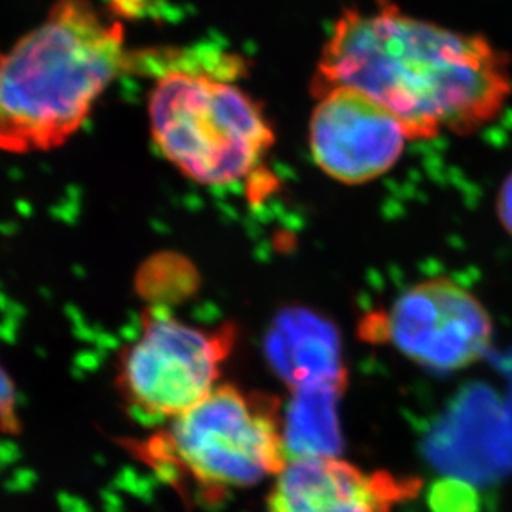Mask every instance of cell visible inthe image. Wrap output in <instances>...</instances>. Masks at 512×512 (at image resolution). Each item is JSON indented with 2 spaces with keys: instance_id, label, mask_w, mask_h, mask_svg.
I'll return each mask as SVG.
<instances>
[{
  "instance_id": "8",
  "label": "cell",
  "mask_w": 512,
  "mask_h": 512,
  "mask_svg": "<svg viewBox=\"0 0 512 512\" xmlns=\"http://www.w3.org/2000/svg\"><path fill=\"white\" fill-rule=\"evenodd\" d=\"M420 481L365 473L339 456L290 458L267 496V512H392L415 498Z\"/></svg>"
},
{
  "instance_id": "1",
  "label": "cell",
  "mask_w": 512,
  "mask_h": 512,
  "mask_svg": "<svg viewBox=\"0 0 512 512\" xmlns=\"http://www.w3.org/2000/svg\"><path fill=\"white\" fill-rule=\"evenodd\" d=\"M362 92L400 121L411 141L471 135L503 112L511 60L483 35L406 14L390 0L345 9L320 52L312 95Z\"/></svg>"
},
{
  "instance_id": "11",
  "label": "cell",
  "mask_w": 512,
  "mask_h": 512,
  "mask_svg": "<svg viewBox=\"0 0 512 512\" xmlns=\"http://www.w3.org/2000/svg\"><path fill=\"white\" fill-rule=\"evenodd\" d=\"M431 504L435 512H474L476 496L464 484L445 481L431 494Z\"/></svg>"
},
{
  "instance_id": "6",
  "label": "cell",
  "mask_w": 512,
  "mask_h": 512,
  "mask_svg": "<svg viewBox=\"0 0 512 512\" xmlns=\"http://www.w3.org/2000/svg\"><path fill=\"white\" fill-rule=\"evenodd\" d=\"M370 340L392 343L403 357L433 372H458L479 362L493 342L483 302L448 277L416 282L380 317L368 319Z\"/></svg>"
},
{
  "instance_id": "4",
  "label": "cell",
  "mask_w": 512,
  "mask_h": 512,
  "mask_svg": "<svg viewBox=\"0 0 512 512\" xmlns=\"http://www.w3.org/2000/svg\"><path fill=\"white\" fill-rule=\"evenodd\" d=\"M231 70L236 67L168 68L148 100L151 136L161 155L204 186L242 181L276 143L264 107L232 82Z\"/></svg>"
},
{
  "instance_id": "5",
  "label": "cell",
  "mask_w": 512,
  "mask_h": 512,
  "mask_svg": "<svg viewBox=\"0 0 512 512\" xmlns=\"http://www.w3.org/2000/svg\"><path fill=\"white\" fill-rule=\"evenodd\" d=\"M236 339V325L201 327L163 310L146 312L140 335L118 357L121 401L158 425L181 415L218 387Z\"/></svg>"
},
{
  "instance_id": "2",
  "label": "cell",
  "mask_w": 512,
  "mask_h": 512,
  "mask_svg": "<svg viewBox=\"0 0 512 512\" xmlns=\"http://www.w3.org/2000/svg\"><path fill=\"white\" fill-rule=\"evenodd\" d=\"M128 65L120 22L90 0H57L0 52V151L29 155L65 145Z\"/></svg>"
},
{
  "instance_id": "10",
  "label": "cell",
  "mask_w": 512,
  "mask_h": 512,
  "mask_svg": "<svg viewBox=\"0 0 512 512\" xmlns=\"http://www.w3.org/2000/svg\"><path fill=\"white\" fill-rule=\"evenodd\" d=\"M345 383H310L299 387L289 423H285L287 456H337L342 436L337 418V401Z\"/></svg>"
},
{
  "instance_id": "3",
  "label": "cell",
  "mask_w": 512,
  "mask_h": 512,
  "mask_svg": "<svg viewBox=\"0 0 512 512\" xmlns=\"http://www.w3.org/2000/svg\"><path fill=\"white\" fill-rule=\"evenodd\" d=\"M126 448L163 481L198 503L276 478L289 461L281 403L219 383L208 397Z\"/></svg>"
},
{
  "instance_id": "7",
  "label": "cell",
  "mask_w": 512,
  "mask_h": 512,
  "mask_svg": "<svg viewBox=\"0 0 512 512\" xmlns=\"http://www.w3.org/2000/svg\"><path fill=\"white\" fill-rule=\"evenodd\" d=\"M314 98L309 148L322 173L358 186L393 170L411 140L392 113L348 87L330 88Z\"/></svg>"
},
{
  "instance_id": "12",
  "label": "cell",
  "mask_w": 512,
  "mask_h": 512,
  "mask_svg": "<svg viewBox=\"0 0 512 512\" xmlns=\"http://www.w3.org/2000/svg\"><path fill=\"white\" fill-rule=\"evenodd\" d=\"M20 433L19 398L17 388L4 365L0 363V436Z\"/></svg>"
},
{
  "instance_id": "13",
  "label": "cell",
  "mask_w": 512,
  "mask_h": 512,
  "mask_svg": "<svg viewBox=\"0 0 512 512\" xmlns=\"http://www.w3.org/2000/svg\"><path fill=\"white\" fill-rule=\"evenodd\" d=\"M496 214L504 231L512 237V173L504 179L496 199Z\"/></svg>"
},
{
  "instance_id": "9",
  "label": "cell",
  "mask_w": 512,
  "mask_h": 512,
  "mask_svg": "<svg viewBox=\"0 0 512 512\" xmlns=\"http://www.w3.org/2000/svg\"><path fill=\"white\" fill-rule=\"evenodd\" d=\"M276 339L292 343L287 370L299 387L310 383H347L334 325L307 309H290L277 322Z\"/></svg>"
}]
</instances>
